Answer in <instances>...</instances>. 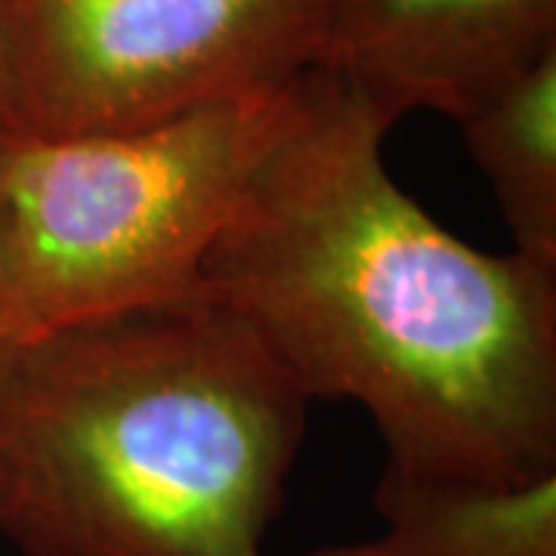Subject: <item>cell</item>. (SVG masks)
<instances>
[{
  "label": "cell",
  "mask_w": 556,
  "mask_h": 556,
  "mask_svg": "<svg viewBox=\"0 0 556 556\" xmlns=\"http://www.w3.org/2000/svg\"><path fill=\"white\" fill-rule=\"evenodd\" d=\"M522 257L556 266V47L457 121Z\"/></svg>",
  "instance_id": "52a82bcc"
},
{
  "label": "cell",
  "mask_w": 556,
  "mask_h": 556,
  "mask_svg": "<svg viewBox=\"0 0 556 556\" xmlns=\"http://www.w3.org/2000/svg\"><path fill=\"white\" fill-rule=\"evenodd\" d=\"M334 0H10L13 130H134L303 78Z\"/></svg>",
  "instance_id": "277c9868"
},
{
  "label": "cell",
  "mask_w": 556,
  "mask_h": 556,
  "mask_svg": "<svg viewBox=\"0 0 556 556\" xmlns=\"http://www.w3.org/2000/svg\"><path fill=\"white\" fill-rule=\"evenodd\" d=\"M313 399L195 298L31 340L0 380L16 556H263Z\"/></svg>",
  "instance_id": "7a4b0ae2"
},
{
  "label": "cell",
  "mask_w": 556,
  "mask_h": 556,
  "mask_svg": "<svg viewBox=\"0 0 556 556\" xmlns=\"http://www.w3.org/2000/svg\"><path fill=\"white\" fill-rule=\"evenodd\" d=\"M16 353L10 334V288H7V257H3V226H0V380L7 375V365Z\"/></svg>",
  "instance_id": "9c48e42d"
},
{
  "label": "cell",
  "mask_w": 556,
  "mask_h": 556,
  "mask_svg": "<svg viewBox=\"0 0 556 556\" xmlns=\"http://www.w3.org/2000/svg\"><path fill=\"white\" fill-rule=\"evenodd\" d=\"M380 529L306 556H556V470L514 485L380 470Z\"/></svg>",
  "instance_id": "8992f818"
},
{
  "label": "cell",
  "mask_w": 556,
  "mask_h": 556,
  "mask_svg": "<svg viewBox=\"0 0 556 556\" xmlns=\"http://www.w3.org/2000/svg\"><path fill=\"white\" fill-rule=\"evenodd\" d=\"M393 127L309 68L298 115L201 263L313 399L356 402L383 467L514 485L556 470V266L455 239L383 161Z\"/></svg>",
  "instance_id": "6da1fadb"
},
{
  "label": "cell",
  "mask_w": 556,
  "mask_h": 556,
  "mask_svg": "<svg viewBox=\"0 0 556 556\" xmlns=\"http://www.w3.org/2000/svg\"><path fill=\"white\" fill-rule=\"evenodd\" d=\"M556 47V0H334L313 68L390 127L464 118Z\"/></svg>",
  "instance_id": "5b68a950"
},
{
  "label": "cell",
  "mask_w": 556,
  "mask_h": 556,
  "mask_svg": "<svg viewBox=\"0 0 556 556\" xmlns=\"http://www.w3.org/2000/svg\"><path fill=\"white\" fill-rule=\"evenodd\" d=\"M300 87L134 130H0L13 346L201 298V263L298 115Z\"/></svg>",
  "instance_id": "3957f363"
},
{
  "label": "cell",
  "mask_w": 556,
  "mask_h": 556,
  "mask_svg": "<svg viewBox=\"0 0 556 556\" xmlns=\"http://www.w3.org/2000/svg\"><path fill=\"white\" fill-rule=\"evenodd\" d=\"M7 3L10 0H0V130H13V68H10Z\"/></svg>",
  "instance_id": "ba28073f"
}]
</instances>
